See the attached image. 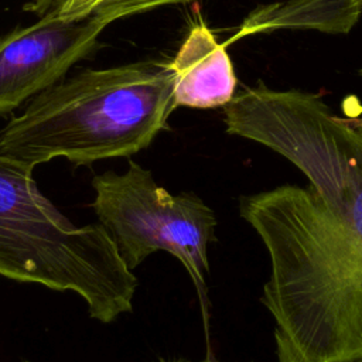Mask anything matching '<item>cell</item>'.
Masks as SVG:
<instances>
[{"mask_svg":"<svg viewBox=\"0 0 362 362\" xmlns=\"http://www.w3.org/2000/svg\"><path fill=\"white\" fill-rule=\"evenodd\" d=\"M174 72V103L197 109L226 106L235 96L236 75L225 44L195 23L170 61Z\"/></svg>","mask_w":362,"mask_h":362,"instance_id":"8992f818","label":"cell"},{"mask_svg":"<svg viewBox=\"0 0 362 362\" xmlns=\"http://www.w3.org/2000/svg\"><path fill=\"white\" fill-rule=\"evenodd\" d=\"M189 1L192 0H105L102 4L96 7L93 14L102 18L106 24H110L117 18L144 13L160 6L180 4V3H189Z\"/></svg>","mask_w":362,"mask_h":362,"instance_id":"9c48e42d","label":"cell"},{"mask_svg":"<svg viewBox=\"0 0 362 362\" xmlns=\"http://www.w3.org/2000/svg\"><path fill=\"white\" fill-rule=\"evenodd\" d=\"M161 362H192V361H188V359H184V358H177V359H168V361H161ZM197 362H218V361L204 359V361H197Z\"/></svg>","mask_w":362,"mask_h":362,"instance_id":"30bf717a","label":"cell"},{"mask_svg":"<svg viewBox=\"0 0 362 362\" xmlns=\"http://www.w3.org/2000/svg\"><path fill=\"white\" fill-rule=\"evenodd\" d=\"M23 362H31V361H23Z\"/></svg>","mask_w":362,"mask_h":362,"instance_id":"5bb4252c","label":"cell"},{"mask_svg":"<svg viewBox=\"0 0 362 362\" xmlns=\"http://www.w3.org/2000/svg\"><path fill=\"white\" fill-rule=\"evenodd\" d=\"M223 113L229 134L269 147L308 180L239 198L270 260L260 303L276 324L277 362L362 358V129L317 93L263 83Z\"/></svg>","mask_w":362,"mask_h":362,"instance_id":"6da1fadb","label":"cell"},{"mask_svg":"<svg viewBox=\"0 0 362 362\" xmlns=\"http://www.w3.org/2000/svg\"><path fill=\"white\" fill-rule=\"evenodd\" d=\"M33 170L0 154V276L74 291L102 324L132 313L139 283L103 226L75 225L40 191Z\"/></svg>","mask_w":362,"mask_h":362,"instance_id":"3957f363","label":"cell"},{"mask_svg":"<svg viewBox=\"0 0 362 362\" xmlns=\"http://www.w3.org/2000/svg\"><path fill=\"white\" fill-rule=\"evenodd\" d=\"M349 362H362V358H358V359H354V361H349Z\"/></svg>","mask_w":362,"mask_h":362,"instance_id":"7c38bea8","label":"cell"},{"mask_svg":"<svg viewBox=\"0 0 362 362\" xmlns=\"http://www.w3.org/2000/svg\"><path fill=\"white\" fill-rule=\"evenodd\" d=\"M174 103L170 61L85 69L40 95L0 129V154L33 167L130 157L167 129Z\"/></svg>","mask_w":362,"mask_h":362,"instance_id":"7a4b0ae2","label":"cell"},{"mask_svg":"<svg viewBox=\"0 0 362 362\" xmlns=\"http://www.w3.org/2000/svg\"><path fill=\"white\" fill-rule=\"evenodd\" d=\"M359 74H361V75H362V69H361V71H359Z\"/></svg>","mask_w":362,"mask_h":362,"instance_id":"9a60e30c","label":"cell"},{"mask_svg":"<svg viewBox=\"0 0 362 362\" xmlns=\"http://www.w3.org/2000/svg\"><path fill=\"white\" fill-rule=\"evenodd\" d=\"M346 120H348L351 124H354V126L362 129V117H346Z\"/></svg>","mask_w":362,"mask_h":362,"instance_id":"8fae6325","label":"cell"},{"mask_svg":"<svg viewBox=\"0 0 362 362\" xmlns=\"http://www.w3.org/2000/svg\"><path fill=\"white\" fill-rule=\"evenodd\" d=\"M362 4L356 0H284L256 7L229 40L280 28L317 30L327 34H346L358 23Z\"/></svg>","mask_w":362,"mask_h":362,"instance_id":"52a82bcc","label":"cell"},{"mask_svg":"<svg viewBox=\"0 0 362 362\" xmlns=\"http://www.w3.org/2000/svg\"><path fill=\"white\" fill-rule=\"evenodd\" d=\"M106 25L96 14L66 21L48 13L0 37V116L57 85L96 48Z\"/></svg>","mask_w":362,"mask_h":362,"instance_id":"5b68a950","label":"cell"},{"mask_svg":"<svg viewBox=\"0 0 362 362\" xmlns=\"http://www.w3.org/2000/svg\"><path fill=\"white\" fill-rule=\"evenodd\" d=\"M356 1H359V3H361V4H362V0H356Z\"/></svg>","mask_w":362,"mask_h":362,"instance_id":"4fadbf2b","label":"cell"},{"mask_svg":"<svg viewBox=\"0 0 362 362\" xmlns=\"http://www.w3.org/2000/svg\"><path fill=\"white\" fill-rule=\"evenodd\" d=\"M92 188L90 206L126 267L133 272L150 255L170 253L187 270L205 310L215 212L194 192L173 195L133 160L122 174L107 170L95 175Z\"/></svg>","mask_w":362,"mask_h":362,"instance_id":"277c9868","label":"cell"},{"mask_svg":"<svg viewBox=\"0 0 362 362\" xmlns=\"http://www.w3.org/2000/svg\"><path fill=\"white\" fill-rule=\"evenodd\" d=\"M105 0H28L24 10L38 16L54 13L58 18L76 21L92 16Z\"/></svg>","mask_w":362,"mask_h":362,"instance_id":"ba28073f","label":"cell"}]
</instances>
